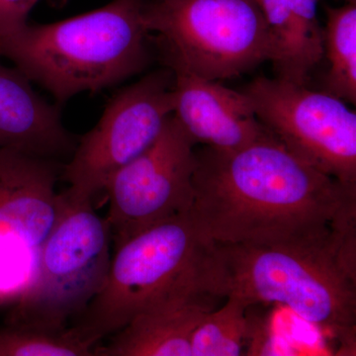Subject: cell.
Instances as JSON below:
<instances>
[{
  "instance_id": "6da1fadb",
  "label": "cell",
  "mask_w": 356,
  "mask_h": 356,
  "mask_svg": "<svg viewBox=\"0 0 356 356\" xmlns=\"http://www.w3.org/2000/svg\"><path fill=\"white\" fill-rule=\"evenodd\" d=\"M191 215L211 241L306 245L356 229V189L344 186L275 138L238 149L196 152Z\"/></svg>"
},
{
  "instance_id": "7a4b0ae2",
  "label": "cell",
  "mask_w": 356,
  "mask_h": 356,
  "mask_svg": "<svg viewBox=\"0 0 356 356\" xmlns=\"http://www.w3.org/2000/svg\"><path fill=\"white\" fill-rule=\"evenodd\" d=\"M219 296L280 304L309 324L355 336L356 231L306 245L214 243Z\"/></svg>"
},
{
  "instance_id": "3957f363",
  "label": "cell",
  "mask_w": 356,
  "mask_h": 356,
  "mask_svg": "<svg viewBox=\"0 0 356 356\" xmlns=\"http://www.w3.org/2000/svg\"><path fill=\"white\" fill-rule=\"evenodd\" d=\"M154 57L136 0H113L51 24L27 23L0 37V58L47 89L58 105L140 74Z\"/></svg>"
},
{
  "instance_id": "277c9868",
  "label": "cell",
  "mask_w": 356,
  "mask_h": 356,
  "mask_svg": "<svg viewBox=\"0 0 356 356\" xmlns=\"http://www.w3.org/2000/svg\"><path fill=\"white\" fill-rule=\"evenodd\" d=\"M214 242L188 213L140 232L114 250L106 280L70 329L95 350L146 312L218 296Z\"/></svg>"
},
{
  "instance_id": "5b68a950",
  "label": "cell",
  "mask_w": 356,
  "mask_h": 356,
  "mask_svg": "<svg viewBox=\"0 0 356 356\" xmlns=\"http://www.w3.org/2000/svg\"><path fill=\"white\" fill-rule=\"evenodd\" d=\"M136 1L165 67L221 81L270 60V37L257 0Z\"/></svg>"
},
{
  "instance_id": "8992f818",
  "label": "cell",
  "mask_w": 356,
  "mask_h": 356,
  "mask_svg": "<svg viewBox=\"0 0 356 356\" xmlns=\"http://www.w3.org/2000/svg\"><path fill=\"white\" fill-rule=\"evenodd\" d=\"M111 247L108 224L95 203L63 192L62 212L44 243L36 281L4 323L69 329L104 284Z\"/></svg>"
},
{
  "instance_id": "52a82bcc",
  "label": "cell",
  "mask_w": 356,
  "mask_h": 356,
  "mask_svg": "<svg viewBox=\"0 0 356 356\" xmlns=\"http://www.w3.org/2000/svg\"><path fill=\"white\" fill-rule=\"evenodd\" d=\"M175 107V74L165 65L119 91L63 165L65 191L95 203L115 173L153 146Z\"/></svg>"
},
{
  "instance_id": "ba28073f",
  "label": "cell",
  "mask_w": 356,
  "mask_h": 356,
  "mask_svg": "<svg viewBox=\"0 0 356 356\" xmlns=\"http://www.w3.org/2000/svg\"><path fill=\"white\" fill-rule=\"evenodd\" d=\"M241 91L290 153L356 189V114L343 100L276 77H255Z\"/></svg>"
},
{
  "instance_id": "9c48e42d",
  "label": "cell",
  "mask_w": 356,
  "mask_h": 356,
  "mask_svg": "<svg viewBox=\"0 0 356 356\" xmlns=\"http://www.w3.org/2000/svg\"><path fill=\"white\" fill-rule=\"evenodd\" d=\"M60 161L0 151V309L32 289L44 243L63 208Z\"/></svg>"
},
{
  "instance_id": "30bf717a",
  "label": "cell",
  "mask_w": 356,
  "mask_h": 356,
  "mask_svg": "<svg viewBox=\"0 0 356 356\" xmlns=\"http://www.w3.org/2000/svg\"><path fill=\"white\" fill-rule=\"evenodd\" d=\"M195 145L172 114L153 146L110 179L105 219L114 250L140 232L191 210Z\"/></svg>"
},
{
  "instance_id": "8fae6325",
  "label": "cell",
  "mask_w": 356,
  "mask_h": 356,
  "mask_svg": "<svg viewBox=\"0 0 356 356\" xmlns=\"http://www.w3.org/2000/svg\"><path fill=\"white\" fill-rule=\"evenodd\" d=\"M172 70L175 95L173 115L196 145L238 149L274 138L257 119L242 91L185 70Z\"/></svg>"
},
{
  "instance_id": "7c38bea8",
  "label": "cell",
  "mask_w": 356,
  "mask_h": 356,
  "mask_svg": "<svg viewBox=\"0 0 356 356\" xmlns=\"http://www.w3.org/2000/svg\"><path fill=\"white\" fill-rule=\"evenodd\" d=\"M76 144L57 105L43 99L19 70L0 63V151L60 161Z\"/></svg>"
},
{
  "instance_id": "4fadbf2b",
  "label": "cell",
  "mask_w": 356,
  "mask_h": 356,
  "mask_svg": "<svg viewBox=\"0 0 356 356\" xmlns=\"http://www.w3.org/2000/svg\"><path fill=\"white\" fill-rule=\"evenodd\" d=\"M318 0H259L271 42L276 79L307 86L324 58V36Z\"/></svg>"
},
{
  "instance_id": "5bb4252c",
  "label": "cell",
  "mask_w": 356,
  "mask_h": 356,
  "mask_svg": "<svg viewBox=\"0 0 356 356\" xmlns=\"http://www.w3.org/2000/svg\"><path fill=\"white\" fill-rule=\"evenodd\" d=\"M217 297H200L146 312L112 334L97 356H192L191 339Z\"/></svg>"
},
{
  "instance_id": "9a60e30c",
  "label": "cell",
  "mask_w": 356,
  "mask_h": 356,
  "mask_svg": "<svg viewBox=\"0 0 356 356\" xmlns=\"http://www.w3.org/2000/svg\"><path fill=\"white\" fill-rule=\"evenodd\" d=\"M324 56L330 69L323 91L356 104V4L325 7Z\"/></svg>"
},
{
  "instance_id": "2e32d148",
  "label": "cell",
  "mask_w": 356,
  "mask_h": 356,
  "mask_svg": "<svg viewBox=\"0 0 356 356\" xmlns=\"http://www.w3.org/2000/svg\"><path fill=\"white\" fill-rule=\"evenodd\" d=\"M219 310L206 313L194 330L192 356H238L248 343L250 306L236 296L226 297Z\"/></svg>"
},
{
  "instance_id": "e0dca14e",
  "label": "cell",
  "mask_w": 356,
  "mask_h": 356,
  "mask_svg": "<svg viewBox=\"0 0 356 356\" xmlns=\"http://www.w3.org/2000/svg\"><path fill=\"white\" fill-rule=\"evenodd\" d=\"M95 350L70 327H43L4 323L0 327V356H91Z\"/></svg>"
},
{
  "instance_id": "ac0fdd59",
  "label": "cell",
  "mask_w": 356,
  "mask_h": 356,
  "mask_svg": "<svg viewBox=\"0 0 356 356\" xmlns=\"http://www.w3.org/2000/svg\"><path fill=\"white\" fill-rule=\"evenodd\" d=\"M39 0H0V37L24 27Z\"/></svg>"
},
{
  "instance_id": "d6986e66",
  "label": "cell",
  "mask_w": 356,
  "mask_h": 356,
  "mask_svg": "<svg viewBox=\"0 0 356 356\" xmlns=\"http://www.w3.org/2000/svg\"><path fill=\"white\" fill-rule=\"evenodd\" d=\"M343 1L346 2V3L356 4V0H343Z\"/></svg>"
},
{
  "instance_id": "ffe728a7",
  "label": "cell",
  "mask_w": 356,
  "mask_h": 356,
  "mask_svg": "<svg viewBox=\"0 0 356 356\" xmlns=\"http://www.w3.org/2000/svg\"><path fill=\"white\" fill-rule=\"evenodd\" d=\"M257 1H259V0H257Z\"/></svg>"
}]
</instances>
